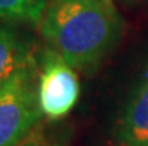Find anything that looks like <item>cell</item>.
Returning <instances> with one entry per match:
<instances>
[{"label": "cell", "mask_w": 148, "mask_h": 146, "mask_svg": "<svg viewBox=\"0 0 148 146\" xmlns=\"http://www.w3.org/2000/svg\"><path fill=\"white\" fill-rule=\"evenodd\" d=\"M38 27L73 69L88 70L118 42L121 16L112 0H48Z\"/></svg>", "instance_id": "6da1fadb"}, {"label": "cell", "mask_w": 148, "mask_h": 146, "mask_svg": "<svg viewBox=\"0 0 148 146\" xmlns=\"http://www.w3.org/2000/svg\"><path fill=\"white\" fill-rule=\"evenodd\" d=\"M38 73L27 72L0 88V146H18L42 116Z\"/></svg>", "instance_id": "7a4b0ae2"}, {"label": "cell", "mask_w": 148, "mask_h": 146, "mask_svg": "<svg viewBox=\"0 0 148 146\" xmlns=\"http://www.w3.org/2000/svg\"><path fill=\"white\" fill-rule=\"evenodd\" d=\"M79 97V82L73 67L54 49L43 51L38 73L40 112L51 121L64 118Z\"/></svg>", "instance_id": "3957f363"}, {"label": "cell", "mask_w": 148, "mask_h": 146, "mask_svg": "<svg viewBox=\"0 0 148 146\" xmlns=\"http://www.w3.org/2000/svg\"><path fill=\"white\" fill-rule=\"evenodd\" d=\"M39 70L34 48L18 31L0 25V88L16 76Z\"/></svg>", "instance_id": "277c9868"}, {"label": "cell", "mask_w": 148, "mask_h": 146, "mask_svg": "<svg viewBox=\"0 0 148 146\" xmlns=\"http://www.w3.org/2000/svg\"><path fill=\"white\" fill-rule=\"evenodd\" d=\"M123 146H148V85L142 84L130 97L118 127Z\"/></svg>", "instance_id": "5b68a950"}, {"label": "cell", "mask_w": 148, "mask_h": 146, "mask_svg": "<svg viewBox=\"0 0 148 146\" xmlns=\"http://www.w3.org/2000/svg\"><path fill=\"white\" fill-rule=\"evenodd\" d=\"M48 0H0V20L38 25Z\"/></svg>", "instance_id": "8992f818"}, {"label": "cell", "mask_w": 148, "mask_h": 146, "mask_svg": "<svg viewBox=\"0 0 148 146\" xmlns=\"http://www.w3.org/2000/svg\"><path fill=\"white\" fill-rule=\"evenodd\" d=\"M18 146H56V143L48 139L40 127H36Z\"/></svg>", "instance_id": "52a82bcc"}, {"label": "cell", "mask_w": 148, "mask_h": 146, "mask_svg": "<svg viewBox=\"0 0 148 146\" xmlns=\"http://www.w3.org/2000/svg\"><path fill=\"white\" fill-rule=\"evenodd\" d=\"M142 84H147L148 85V63L145 66V70H144V82Z\"/></svg>", "instance_id": "ba28073f"}]
</instances>
